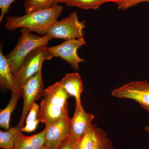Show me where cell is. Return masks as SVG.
Instances as JSON below:
<instances>
[{
    "instance_id": "8fae6325",
    "label": "cell",
    "mask_w": 149,
    "mask_h": 149,
    "mask_svg": "<svg viewBox=\"0 0 149 149\" xmlns=\"http://www.w3.org/2000/svg\"><path fill=\"white\" fill-rule=\"evenodd\" d=\"M0 84L3 88L10 90L12 93L22 96L21 87L19 85L14 73L12 71L6 57L0 50Z\"/></svg>"
},
{
    "instance_id": "ba28073f",
    "label": "cell",
    "mask_w": 149,
    "mask_h": 149,
    "mask_svg": "<svg viewBox=\"0 0 149 149\" xmlns=\"http://www.w3.org/2000/svg\"><path fill=\"white\" fill-rule=\"evenodd\" d=\"M86 44L84 38L65 40L58 45L48 47V50L53 55L54 57H59L70 65L75 70L79 69V64L85 62L77 54L78 48Z\"/></svg>"
},
{
    "instance_id": "9a60e30c",
    "label": "cell",
    "mask_w": 149,
    "mask_h": 149,
    "mask_svg": "<svg viewBox=\"0 0 149 149\" xmlns=\"http://www.w3.org/2000/svg\"><path fill=\"white\" fill-rule=\"evenodd\" d=\"M21 132V128L17 125L9 128L6 131L0 130V148L2 149H13L15 141Z\"/></svg>"
},
{
    "instance_id": "44dd1931",
    "label": "cell",
    "mask_w": 149,
    "mask_h": 149,
    "mask_svg": "<svg viewBox=\"0 0 149 149\" xmlns=\"http://www.w3.org/2000/svg\"><path fill=\"white\" fill-rule=\"evenodd\" d=\"M16 0H0V8L1 9L0 22H3L5 15L8 12L11 5Z\"/></svg>"
},
{
    "instance_id": "484cf974",
    "label": "cell",
    "mask_w": 149,
    "mask_h": 149,
    "mask_svg": "<svg viewBox=\"0 0 149 149\" xmlns=\"http://www.w3.org/2000/svg\"><path fill=\"white\" fill-rule=\"evenodd\" d=\"M40 149H53L52 148H49V147H47L46 146H44L43 147H42Z\"/></svg>"
},
{
    "instance_id": "52a82bcc",
    "label": "cell",
    "mask_w": 149,
    "mask_h": 149,
    "mask_svg": "<svg viewBox=\"0 0 149 149\" xmlns=\"http://www.w3.org/2000/svg\"><path fill=\"white\" fill-rule=\"evenodd\" d=\"M111 95L118 98L135 101L149 112V82L147 80L126 83L113 90Z\"/></svg>"
},
{
    "instance_id": "7c38bea8",
    "label": "cell",
    "mask_w": 149,
    "mask_h": 149,
    "mask_svg": "<svg viewBox=\"0 0 149 149\" xmlns=\"http://www.w3.org/2000/svg\"><path fill=\"white\" fill-rule=\"evenodd\" d=\"M59 83L70 97H74L75 105H82L80 97L83 93V85L80 74L77 72L68 73Z\"/></svg>"
},
{
    "instance_id": "d4e9b609",
    "label": "cell",
    "mask_w": 149,
    "mask_h": 149,
    "mask_svg": "<svg viewBox=\"0 0 149 149\" xmlns=\"http://www.w3.org/2000/svg\"><path fill=\"white\" fill-rule=\"evenodd\" d=\"M66 1V0H53L52 3V7H53L54 6L57 5L58 3H64Z\"/></svg>"
},
{
    "instance_id": "7402d4cb",
    "label": "cell",
    "mask_w": 149,
    "mask_h": 149,
    "mask_svg": "<svg viewBox=\"0 0 149 149\" xmlns=\"http://www.w3.org/2000/svg\"><path fill=\"white\" fill-rule=\"evenodd\" d=\"M143 2L149 3V0H127L118 8L120 10H126Z\"/></svg>"
},
{
    "instance_id": "ac0fdd59",
    "label": "cell",
    "mask_w": 149,
    "mask_h": 149,
    "mask_svg": "<svg viewBox=\"0 0 149 149\" xmlns=\"http://www.w3.org/2000/svg\"><path fill=\"white\" fill-rule=\"evenodd\" d=\"M95 136V125L92 124L77 143V149H93Z\"/></svg>"
},
{
    "instance_id": "e0dca14e",
    "label": "cell",
    "mask_w": 149,
    "mask_h": 149,
    "mask_svg": "<svg viewBox=\"0 0 149 149\" xmlns=\"http://www.w3.org/2000/svg\"><path fill=\"white\" fill-rule=\"evenodd\" d=\"M66 6L76 7L83 9H97L103 4L102 0H66Z\"/></svg>"
},
{
    "instance_id": "4fadbf2b",
    "label": "cell",
    "mask_w": 149,
    "mask_h": 149,
    "mask_svg": "<svg viewBox=\"0 0 149 149\" xmlns=\"http://www.w3.org/2000/svg\"><path fill=\"white\" fill-rule=\"evenodd\" d=\"M47 129L33 136H24L21 132L14 143L13 149H40L45 146Z\"/></svg>"
},
{
    "instance_id": "4316f807",
    "label": "cell",
    "mask_w": 149,
    "mask_h": 149,
    "mask_svg": "<svg viewBox=\"0 0 149 149\" xmlns=\"http://www.w3.org/2000/svg\"><path fill=\"white\" fill-rule=\"evenodd\" d=\"M145 130H146L147 132L149 134V127L148 126H146V128H145Z\"/></svg>"
},
{
    "instance_id": "5b68a950",
    "label": "cell",
    "mask_w": 149,
    "mask_h": 149,
    "mask_svg": "<svg viewBox=\"0 0 149 149\" xmlns=\"http://www.w3.org/2000/svg\"><path fill=\"white\" fill-rule=\"evenodd\" d=\"M44 84L42 75V70L26 80L21 86L23 106L20 120L17 126H24L27 114L31 106L35 102L44 95Z\"/></svg>"
},
{
    "instance_id": "8992f818",
    "label": "cell",
    "mask_w": 149,
    "mask_h": 149,
    "mask_svg": "<svg viewBox=\"0 0 149 149\" xmlns=\"http://www.w3.org/2000/svg\"><path fill=\"white\" fill-rule=\"evenodd\" d=\"M54 57L47 47L38 48L29 54L15 73L17 81L21 88L26 80L42 70L43 62L50 60Z\"/></svg>"
},
{
    "instance_id": "5bb4252c",
    "label": "cell",
    "mask_w": 149,
    "mask_h": 149,
    "mask_svg": "<svg viewBox=\"0 0 149 149\" xmlns=\"http://www.w3.org/2000/svg\"><path fill=\"white\" fill-rule=\"evenodd\" d=\"M20 97L17 94L12 93L11 97L4 109L0 111V126L6 130L9 129L10 121L13 112L16 107L17 101Z\"/></svg>"
},
{
    "instance_id": "277c9868",
    "label": "cell",
    "mask_w": 149,
    "mask_h": 149,
    "mask_svg": "<svg viewBox=\"0 0 149 149\" xmlns=\"http://www.w3.org/2000/svg\"><path fill=\"white\" fill-rule=\"evenodd\" d=\"M85 27V21H80L77 12H73L67 17L54 23L47 35L52 39H82L84 38L83 29Z\"/></svg>"
},
{
    "instance_id": "ffe728a7",
    "label": "cell",
    "mask_w": 149,
    "mask_h": 149,
    "mask_svg": "<svg viewBox=\"0 0 149 149\" xmlns=\"http://www.w3.org/2000/svg\"><path fill=\"white\" fill-rule=\"evenodd\" d=\"M40 110V107L37 103L35 102L33 104L26 117L25 124L40 122L38 118Z\"/></svg>"
},
{
    "instance_id": "d6986e66",
    "label": "cell",
    "mask_w": 149,
    "mask_h": 149,
    "mask_svg": "<svg viewBox=\"0 0 149 149\" xmlns=\"http://www.w3.org/2000/svg\"><path fill=\"white\" fill-rule=\"evenodd\" d=\"M53 0H25L24 6L26 13L50 8Z\"/></svg>"
},
{
    "instance_id": "3957f363",
    "label": "cell",
    "mask_w": 149,
    "mask_h": 149,
    "mask_svg": "<svg viewBox=\"0 0 149 149\" xmlns=\"http://www.w3.org/2000/svg\"><path fill=\"white\" fill-rule=\"evenodd\" d=\"M21 35L13 51L6 56L13 73L18 70L25 58L32 52L41 47H47L52 38L47 35L39 37L31 34L26 28L20 30Z\"/></svg>"
},
{
    "instance_id": "9c48e42d",
    "label": "cell",
    "mask_w": 149,
    "mask_h": 149,
    "mask_svg": "<svg viewBox=\"0 0 149 149\" xmlns=\"http://www.w3.org/2000/svg\"><path fill=\"white\" fill-rule=\"evenodd\" d=\"M69 117L62 118L51 124L47 129L45 146L57 149L70 136Z\"/></svg>"
},
{
    "instance_id": "2e32d148",
    "label": "cell",
    "mask_w": 149,
    "mask_h": 149,
    "mask_svg": "<svg viewBox=\"0 0 149 149\" xmlns=\"http://www.w3.org/2000/svg\"><path fill=\"white\" fill-rule=\"evenodd\" d=\"M95 141L93 149H116L106 133L95 125Z\"/></svg>"
},
{
    "instance_id": "cb8c5ba5",
    "label": "cell",
    "mask_w": 149,
    "mask_h": 149,
    "mask_svg": "<svg viewBox=\"0 0 149 149\" xmlns=\"http://www.w3.org/2000/svg\"><path fill=\"white\" fill-rule=\"evenodd\" d=\"M103 3H104L107 2H113L116 3L117 4V6L121 5L123 3L125 2V1L127 0H102Z\"/></svg>"
},
{
    "instance_id": "7a4b0ae2",
    "label": "cell",
    "mask_w": 149,
    "mask_h": 149,
    "mask_svg": "<svg viewBox=\"0 0 149 149\" xmlns=\"http://www.w3.org/2000/svg\"><path fill=\"white\" fill-rule=\"evenodd\" d=\"M43 97L38 118L45 123V128L58 120L69 117L67 100L70 96L59 82L46 88Z\"/></svg>"
},
{
    "instance_id": "30bf717a",
    "label": "cell",
    "mask_w": 149,
    "mask_h": 149,
    "mask_svg": "<svg viewBox=\"0 0 149 149\" xmlns=\"http://www.w3.org/2000/svg\"><path fill=\"white\" fill-rule=\"evenodd\" d=\"M94 118L93 114L85 112L82 105H75L73 117L70 118V137L78 143L92 125Z\"/></svg>"
},
{
    "instance_id": "603a6c76",
    "label": "cell",
    "mask_w": 149,
    "mask_h": 149,
    "mask_svg": "<svg viewBox=\"0 0 149 149\" xmlns=\"http://www.w3.org/2000/svg\"><path fill=\"white\" fill-rule=\"evenodd\" d=\"M77 142L69 136L57 149H77Z\"/></svg>"
},
{
    "instance_id": "6da1fadb",
    "label": "cell",
    "mask_w": 149,
    "mask_h": 149,
    "mask_svg": "<svg viewBox=\"0 0 149 149\" xmlns=\"http://www.w3.org/2000/svg\"><path fill=\"white\" fill-rule=\"evenodd\" d=\"M63 9L62 6L57 5L22 16L7 17L5 27L8 30L26 28L30 32L46 35L51 26L57 21Z\"/></svg>"
}]
</instances>
